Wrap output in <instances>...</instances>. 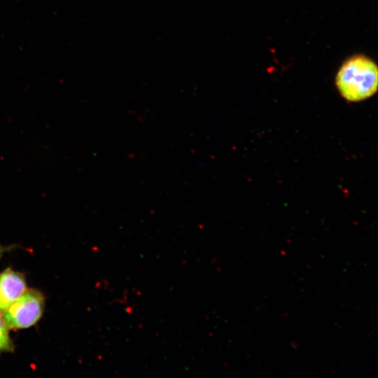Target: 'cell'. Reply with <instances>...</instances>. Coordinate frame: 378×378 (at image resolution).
Returning <instances> with one entry per match:
<instances>
[{"label": "cell", "mask_w": 378, "mask_h": 378, "mask_svg": "<svg viewBox=\"0 0 378 378\" xmlns=\"http://www.w3.org/2000/svg\"><path fill=\"white\" fill-rule=\"evenodd\" d=\"M26 290L24 276L10 268L0 274V312L6 311Z\"/></svg>", "instance_id": "obj_3"}, {"label": "cell", "mask_w": 378, "mask_h": 378, "mask_svg": "<svg viewBox=\"0 0 378 378\" xmlns=\"http://www.w3.org/2000/svg\"><path fill=\"white\" fill-rule=\"evenodd\" d=\"M13 345L10 340L7 326L0 315V353L12 350Z\"/></svg>", "instance_id": "obj_4"}, {"label": "cell", "mask_w": 378, "mask_h": 378, "mask_svg": "<svg viewBox=\"0 0 378 378\" xmlns=\"http://www.w3.org/2000/svg\"><path fill=\"white\" fill-rule=\"evenodd\" d=\"M340 94L347 101L356 102L370 98L378 88V68L370 58L356 55L340 66L335 78Z\"/></svg>", "instance_id": "obj_1"}, {"label": "cell", "mask_w": 378, "mask_h": 378, "mask_svg": "<svg viewBox=\"0 0 378 378\" xmlns=\"http://www.w3.org/2000/svg\"><path fill=\"white\" fill-rule=\"evenodd\" d=\"M8 249H9L8 247H2V246H0V258L1 257V255H3V253L6 251Z\"/></svg>", "instance_id": "obj_5"}, {"label": "cell", "mask_w": 378, "mask_h": 378, "mask_svg": "<svg viewBox=\"0 0 378 378\" xmlns=\"http://www.w3.org/2000/svg\"><path fill=\"white\" fill-rule=\"evenodd\" d=\"M44 299L35 290H25L4 314V320L10 328H27L34 325L41 318Z\"/></svg>", "instance_id": "obj_2"}]
</instances>
